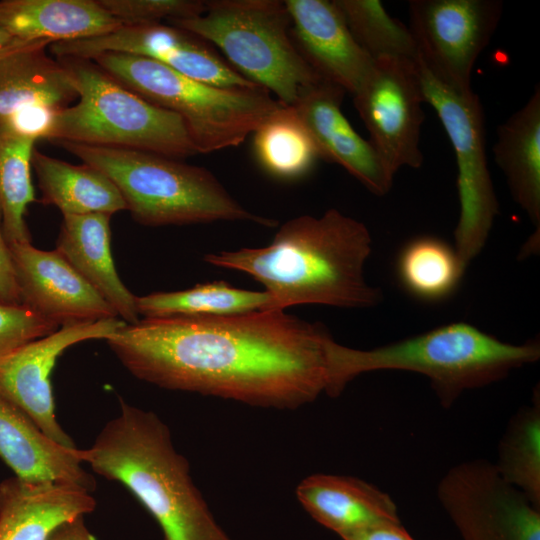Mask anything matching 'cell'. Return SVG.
Masks as SVG:
<instances>
[{
  "mask_svg": "<svg viewBox=\"0 0 540 540\" xmlns=\"http://www.w3.org/2000/svg\"><path fill=\"white\" fill-rule=\"evenodd\" d=\"M104 341L142 381L255 407L295 409L349 384L344 345L285 311L142 318Z\"/></svg>",
  "mask_w": 540,
  "mask_h": 540,
  "instance_id": "6da1fadb",
  "label": "cell"
},
{
  "mask_svg": "<svg viewBox=\"0 0 540 540\" xmlns=\"http://www.w3.org/2000/svg\"><path fill=\"white\" fill-rule=\"evenodd\" d=\"M371 251L365 224L329 209L288 220L265 247L208 253L204 261L260 282L269 296L263 311L304 304L363 309L381 300L364 275Z\"/></svg>",
  "mask_w": 540,
  "mask_h": 540,
  "instance_id": "7a4b0ae2",
  "label": "cell"
},
{
  "mask_svg": "<svg viewBox=\"0 0 540 540\" xmlns=\"http://www.w3.org/2000/svg\"><path fill=\"white\" fill-rule=\"evenodd\" d=\"M81 462L123 484L153 516L163 540H232L216 521L190 475L168 426L152 411L120 400Z\"/></svg>",
  "mask_w": 540,
  "mask_h": 540,
  "instance_id": "3957f363",
  "label": "cell"
},
{
  "mask_svg": "<svg viewBox=\"0 0 540 540\" xmlns=\"http://www.w3.org/2000/svg\"><path fill=\"white\" fill-rule=\"evenodd\" d=\"M58 144L106 175L121 193L132 218L141 225L248 221L273 227L278 223L245 209L204 167L133 149Z\"/></svg>",
  "mask_w": 540,
  "mask_h": 540,
  "instance_id": "277c9868",
  "label": "cell"
},
{
  "mask_svg": "<svg viewBox=\"0 0 540 540\" xmlns=\"http://www.w3.org/2000/svg\"><path fill=\"white\" fill-rule=\"evenodd\" d=\"M78 94L58 111L45 140L118 147L174 159L198 154L184 121L123 86L95 62L60 58Z\"/></svg>",
  "mask_w": 540,
  "mask_h": 540,
  "instance_id": "5b68a950",
  "label": "cell"
},
{
  "mask_svg": "<svg viewBox=\"0 0 540 540\" xmlns=\"http://www.w3.org/2000/svg\"><path fill=\"white\" fill-rule=\"evenodd\" d=\"M539 357L538 340L512 344L454 322L373 349L350 348L348 365L353 379L380 370L422 374L441 405L450 408L464 391L497 382Z\"/></svg>",
  "mask_w": 540,
  "mask_h": 540,
  "instance_id": "8992f818",
  "label": "cell"
},
{
  "mask_svg": "<svg viewBox=\"0 0 540 540\" xmlns=\"http://www.w3.org/2000/svg\"><path fill=\"white\" fill-rule=\"evenodd\" d=\"M168 22L215 45L237 73L285 106L323 82L294 43L284 1H205L202 14Z\"/></svg>",
  "mask_w": 540,
  "mask_h": 540,
  "instance_id": "52a82bcc",
  "label": "cell"
},
{
  "mask_svg": "<svg viewBox=\"0 0 540 540\" xmlns=\"http://www.w3.org/2000/svg\"><path fill=\"white\" fill-rule=\"evenodd\" d=\"M91 60L126 88L177 114L198 154L240 145L283 105L262 87L210 85L137 55L106 52Z\"/></svg>",
  "mask_w": 540,
  "mask_h": 540,
  "instance_id": "ba28073f",
  "label": "cell"
},
{
  "mask_svg": "<svg viewBox=\"0 0 540 540\" xmlns=\"http://www.w3.org/2000/svg\"><path fill=\"white\" fill-rule=\"evenodd\" d=\"M414 62L424 102L436 111L455 153L460 212L454 248L467 267L486 245L499 212L487 163L482 104L473 90L449 88L435 79L417 57Z\"/></svg>",
  "mask_w": 540,
  "mask_h": 540,
  "instance_id": "9c48e42d",
  "label": "cell"
},
{
  "mask_svg": "<svg viewBox=\"0 0 540 540\" xmlns=\"http://www.w3.org/2000/svg\"><path fill=\"white\" fill-rule=\"evenodd\" d=\"M409 29L417 58L442 84L472 90L471 76L502 16L499 0H410Z\"/></svg>",
  "mask_w": 540,
  "mask_h": 540,
  "instance_id": "30bf717a",
  "label": "cell"
},
{
  "mask_svg": "<svg viewBox=\"0 0 540 540\" xmlns=\"http://www.w3.org/2000/svg\"><path fill=\"white\" fill-rule=\"evenodd\" d=\"M437 494L463 540H540V508L490 462L455 465Z\"/></svg>",
  "mask_w": 540,
  "mask_h": 540,
  "instance_id": "8fae6325",
  "label": "cell"
},
{
  "mask_svg": "<svg viewBox=\"0 0 540 540\" xmlns=\"http://www.w3.org/2000/svg\"><path fill=\"white\" fill-rule=\"evenodd\" d=\"M414 60H374L353 95L370 143L394 175L402 167L416 169L423 163L420 132L425 102Z\"/></svg>",
  "mask_w": 540,
  "mask_h": 540,
  "instance_id": "7c38bea8",
  "label": "cell"
},
{
  "mask_svg": "<svg viewBox=\"0 0 540 540\" xmlns=\"http://www.w3.org/2000/svg\"><path fill=\"white\" fill-rule=\"evenodd\" d=\"M44 40L17 39L0 52V133L44 139L55 114L78 98L60 60Z\"/></svg>",
  "mask_w": 540,
  "mask_h": 540,
  "instance_id": "4fadbf2b",
  "label": "cell"
},
{
  "mask_svg": "<svg viewBox=\"0 0 540 540\" xmlns=\"http://www.w3.org/2000/svg\"><path fill=\"white\" fill-rule=\"evenodd\" d=\"M57 59L91 60L106 53H125L156 61L186 77L226 88L260 87L237 73L208 43L173 25L121 26L110 33L75 41L51 43Z\"/></svg>",
  "mask_w": 540,
  "mask_h": 540,
  "instance_id": "5bb4252c",
  "label": "cell"
},
{
  "mask_svg": "<svg viewBox=\"0 0 540 540\" xmlns=\"http://www.w3.org/2000/svg\"><path fill=\"white\" fill-rule=\"evenodd\" d=\"M125 322L111 318L66 325L0 357V395L21 409L53 441L75 448L56 419L51 373L57 358L70 346L105 339Z\"/></svg>",
  "mask_w": 540,
  "mask_h": 540,
  "instance_id": "9a60e30c",
  "label": "cell"
},
{
  "mask_svg": "<svg viewBox=\"0 0 540 540\" xmlns=\"http://www.w3.org/2000/svg\"><path fill=\"white\" fill-rule=\"evenodd\" d=\"M21 301L58 327L118 318L114 309L57 251L8 244Z\"/></svg>",
  "mask_w": 540,
  "mask_h": 540,
  "instance_id": "2e32d148",
  "label": "cell"
},
{
  "mask_svg": "<svg viewBox=\"0 0 540 540\" xmlns=\"http://www.w3.org/2000/svg\"><path fill=\"white\" fill-rule=\"evenodd\" d=\"M294 43L325 82L354 95L373 60L353 38L334 0H285Z\"/></svg>",
  "mask_w": 540,
  "mask_h": 540,
  "instance_id": "e0dca14e",
  "label": "cell"
},
{
  "mask_svg": "<svg viewBox=\"0 0 540 540\" xmlns=\"http://www.w3.org/2000/svg\"><path fill=\"white\" fill-rule=\"evenodd\" d=\"M344 94L340 87L323 81L309 88L292 107L321 158L340 165L371 193L383 196L392 188L394 174L342 113Z\"/></svg>",
  "mask_w": 540,
  "mask_h": 540,
  "instance_id": "ac0fdd59",
  "label": "cell"
},
{
  "mask_svg": "<svg viewBox=\"0 0 540 540\" xmlns=\"http://www.w3.org/2000/svg\"><path fill=\"white\" fill-rule=\"evenodd\" d=\"M73 484L28 481L13 476L0 483V540H47L61 523L89 514L96 500Z\"/></svg>",
  "mask_w": 540,
  "mask_h": 540,
  "instance_id": "d6986e66",
  "label": "cell"
},
{
  "mask_svg": "<svg viewBox=\"0 0 540 540\" xmlns=\"http://www.w3.org/2000/svg\"><path fill=\"white\" fill-rule=\"evenodd\" d=\"M0 458L15 476L95 490L94 477L82 467L78 448L50 439L17 406L0 395Z\"/></svg>",
  "mask_w": 540,
  "mask_h": 540,
  "instance_id": "ffe728a7",
  "label": "cell"
},
{
  "mask_svg": "<svg viewBox=\"0 0 540 540\" xmlns=\"http://www.w3.org/2000/svg\"><path fill=\"white\" fill-rule=\"evenodd\" d=\"M305 511L341 538L384 522H401L393 499L376 486L349 476L313 474L298 484Z\"/></svg>",
  "mask_w": 540,
  "mask_h": 540,
  "instance_id": "44dd1931",
  "label": "cell"
},
{
  "mask_svg": "<svg viewBox=\"0 0 540 540\" xmlns=\"http://www.w3.org/2000/svg\"><path fill=\"white\" fill-rule=\"evenodd\" d=\"M106 213L64 215L56 241L66 261L126 324L140 320L136 296L121 281L112 258L110 218Z\"/></svg>",
  "mask_w": 540,
  "mask_h": 540,
  "instance_id": "7402d4cb",
  "label": "cell"
},
{
  "mask_svg": "<svg viewBox=\"0 0 540 540\" xmlns=\"http://www.w3.org/2000/svg\"><path fill=\"white\" fill-rule=\"evenodd\" d=\"M121 26L98 0L0 1V28L26 41L56 43L88 39Z\"/></svg>",
  "mask_w": 540,
  "mask_h": 540,
  "instance_id": "603a6c76",
  "label": "cell"
},
{
  "mask_svg": "<svg viewBox=\"0 0 540 540\" xmlns=\"http://www.w3.org/2000/svg\"><path fill=\"white\" fill-rule=\"evenodd\" d=\"M493 157L503 172L513 200L536 227L540 240V89L497 128Z\"/></svg>",
  "mask_w": 540,
  "mask_h": 540,
  "instance_id": "cb8c5ba5",
  "label": "cell"
},
{
  "mask_svg": "<svg viewBox=\"0 0 540 540\" xmlns=\"http://www.w3.org/2000/svg\"><path fill=\"white\" fill-rule=\"evenodd\" d=\"M41 202L55 206L62 215L114 214L127 210L114 183L85 163L73 165L36 149L32 154Z\"/></svg>",
  "mask_w": 540,
  "mask_h": 540,
  "instance_id": "d4e9b609",
  "label": "cell"
},
{
  "mask_svg": "<svg viewBox=\"0 0 540 540\" xmlns=\"http://www.w3.org/2000/svg\"><path fill=\"white\" fill-rule=\"evenodd\" d=\"M252 134L257 162L276 179H300L321 158L314 140L292 106H280Z\"/></svg>",
  "mask_w": 540,
  "mask_h": 540,
  "instance_id": "484cf974",
  "label": "cell"
},
{
  "mask_svg": "<svg viewBox=\"0 0 540 540\" xmlns=\"http://www.w3.org/2000/svg\"><path fill=\"white\" fill-rule=\"evenodd\" d=\"M466 266L454 246L435 236L409 240L396 259V274L403 289L416 299L438 302L457 289Z\"/></svg>",
  "mask_w": 540,
  "mask_h": 540,
  "instance_id": "4316f807",
  "label": "cell"
},
{
  "mask_svg": "<svg viewBox=\"0 0 540 540\" xmlns=\"http://www.w3.org/2000/svg\"><path fill=\"white\" fill-rule=\"evenodd\" d=\"M268 301L269 296L265 291L240 289L225 281L196 284L185 290L136 296L137 311L143 318L231 315L263 311Z\"/></svg>",
  "mask_w": 540,
  "mask_h": 540,
  "instance_id": "83f0119b",
  "label": "cell"
},
{
  "mask_svg": "<svg viewBox=\"0 0 540 540\" xmlns=\"http://www.w3.org/2000/svg\"><path fill=\"white\" fill-rule=\"evenodd\" d=\"M35 143L32 138L0 133V209L8 244L32 240L25 216L37 200L31 177Z\"/></svg>",
  "mask_w": 540,
  "mask_h": 540,
  "instance_id": "f1b7e54d",
  "label": "cell"
},
{
  "mask_svg": "<svg viewBox=\"0 0 540 540\" xmlns=\"http://www.w3.org/2000/svg\"><path fill=\"white\" fill-rule=\"evenodd\" d=\"M495 465L501 477L540 508V397L516 413L504 433Z\"/></svg>",
  "mask_w": 540,
  "mask_h": 540,
  "instance_id": "f546056e",
  "label": "cell"
},
{
  "mask_svg": "<svg viewBox=\"0 0 540 540\" xmlns=\"http://www.w3.org/2000/svg\"><path fill=\"white\" fill-rule=\"evenodd\" d=\"M353 38L374 61L383 58L414 60L413 36L400 20L392 17L379 0H334Z\"/></svg>",
  "mask_w": 540,
  "mask_h": 540,
  "instance_id": "4dcf8cb0",
  "label": "cell"
},
{
  "mask_svg": "<svg viewBox=\"0 0 540 540\" xmlns=\"http://www.w3.org/2000/svg\"><path fill=\"white\" fill-rule=\"evenodd\" d=\"M123 26L161 23V20L188 18L205 10L200 0H98Z\"/></svg>",
  "mask_w": 540,
  "mask_h": 540,
  "instance_id": "1f68e13d",
  "label": "cell"
},
{
  "mask_svg": "<svg viewBox=\"0 0 540 540\" xmlns=\"http://www.w3.org/2000/svg\"><path fill=\"white\" fill-rule=\"evenodd\" d=\"M58 329L26 304L0 296V357Z\"/></svg>",
  "mask_w": 540,
  "mask_h": 540,
  "instance_id": "d6a6232c",
  "label": "cell"
},
{
  "mask_svg": "<svg viewBox=\"0 0 540 540\" xmlns=\"http://www.w3.org/2000/svg\"><path fill=\"white\" fill-rule=\"evenodd\" d=\"M0 296L12 301L22 302L18 288L14 265L2 230V214L0 209Z\"/></svg>",
  "mask_w": 540,
  "mask_h": 540,
  "instance_id": "836d02e7",
  "label": "cell"
},
{
  "mask_svg": "<svg viewBox=\"0 0 540 540\" xmlns=\"http://www.w3.org/2000/svg\"><path fill=\"white\" fill-rule=\"evenodd\" d=\"M343 540H415L401 522H384L348 535Z\"/></svg>",
  "mask_w": 540,
  "mask_h": 540,
  "instance_id": "e575fe53",
  "label": "cell"
},
{
  "mask_svg": "<svg viewBox=\"0 0 540 540\" xmlns=\"http://www.w3.org/2000/svg\"><path fill=\"white\" fill-rule=\"evenodd\" d=\"M47 540H96L84 522V515H79L61 523L49 535Z\"/></svg>",
  "mask_w": 540,
  "mask_h": 540,
  "instance_id": "d590c367",
  "label": "cell"
},
{
  "mask_svg": "<svg viewBox=\"0 0 540 540\" xmlns=\"http://www.w3.org/2000/svg\"><path fill=\"white\" fill-rule=\"evenodd\" d=\"M18 38L13 37L7 31L0 28V52L14 43Z\"/></svg>",
  "mask_w": 540,
  "mask_h": 540,
  "instance_id": "8d00e7d4",
  "label": "cell"
}]
</instances>
